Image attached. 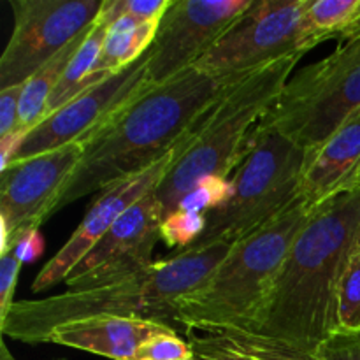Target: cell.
I'll return each mask as SVG.
<instances>
[{"label": "cell", "mask_w": 360, "mask_h": 360, "mask_svg": "<svg viewBox=\"0 0 360 360\" xmlns=\"http://www.w3.org/2000/svg\"><path fill=\"white\" fill-rule=\"evenodd\" d=\"M245 76H213L192 67L148 88L83 139V157L48 218L157 164L190 139L221 95Z\"/></svg>", "instance_id": "cell-1"}, {"label": "cell", "mask_w": 360, "mask_h": 360, "mask_svg": "<svg viewBox=\"0 0 360 360\" xmlns=\"http://www.w3.org/2000/svg\"><path fill=\"white\" fill-rule=\"evenodd\" d=\"M359 227L360 188L313 210L281 266L253 334L316 355L323 341L340 330L338 287Z\"/></svg>", "instance_id": "cell-2"}, {"label": "cell", "mask_w": 360, "mask_h": 360, "mask_svg": "<svg viewBox=\"0 0 360 360\" xmlns=\"http://www.w3.org/2000/svg\"><path fill=\"white\" fill-rule=\"evenodd\" d=\"M234 245L214 243L155 260L146 271L90 290H67L41 299H21L0 320L4 336L28 345L48 343L60 326L95 316H132L171 326L176 302L197 290L214 273Z\"/></svg>", "instance_id": "cell-3"}, {"label": "cell", "mask_w": 360, "mask_h": 360, "mask_svg": "<svg viewBox=\"0 0 360 360\" xmlns=\"http://www.w3.org/2000/svg\"><path fill=\"white\" fill-rule=\"evenodd\" d=\"M313 210L299 197L236 243L204 285L176 302V323L190 333H255L281 266Z\"/></svg>", "instance_id": "cell-4"}, {"label": "cell", "mask_w": 360, "mask_h": 360, "mask_svg": "<svg viewBox=\"0 0 360 360\" xmlns=\"http://www.w3.org/2000/svg\"><path fill=\"white\" fill-rule=\"evenodd\" d=\"M301 58L288 56L260 67L221 95L153 192L162 220L174 213L183 195L199 181L232 178L252 148L257 127L280 97Z\"/></svg>", "instance_id": "cell-5"}, {"label": "cell", "mask_w": 360, "mask_h": 360, "mask_svg": "<svg viewBox=\"0 0 360 360\" xmlns=\"http://www.w3.org/2000/svg\"><path fill=\"white\" fill-rule=\"evenodd\" d=\"M306 160V150L288 137L255 130L252 148L231 178V200L206 214V232L190 248L236 245L288 210L301 197Z\"/></svg>", "instance_id": "cell-6"}, {"label": "cell", "mask_w": 360, "mask_h": 360, "mask_svg": "<svg viewBox=\"0 0 360 360\" xmlns=\"http://www.w3.org/2000/svg\"><path fill=\"white\" fill-rule=\"evenodd\" d=\"M360 112V37L299 70L257 130H273L311 153Z\"/></svg>", "instance_id": "cell-7"}, {"label": "cell", "mask_w": 360, "mask_h": 360, "mask_svg": "<svg viewBox=\"0 0 360 360\" xmlns=\"http://www.w3.org/2000/svg\"><path fill=\"white\" fill-rule=\"evenodd\" d=\"M309 0H255L227 34L195 63L213 76H245L319 46L309 28Z\"/></svg>", "instance_id": "cell-8"}, {"label": "cell", "mask_w": 360, "mask_h": 360, "mask_svg": "<svg viewBox=\"0 0 360 360\" xmlns=\"http://www.w3.org/2000/svg\"><path fill=\"white\" fill-rule=\"evenodd\" d=\"M104 0H11L14 28L0 56V90L25 83L97 21Z\"/></svg>", "instance_id": "cell-9"}, {"label": "cell", "mask_w": 360, "mask_h": 360, "mask_svg": "<svg viewBox=\"0 0 360 360\" xmlns=\"http://www.w3.org/2000/svg\"><path fill=\"white\" fill-rule=\"evenodd\" d=\"M253 2L255 0H172L146 53L151 86L195 67Z\"/></svg>", "instance_id": "cell-10"}, {"label": "cell", "mask_w": 360, "mask_h": 360, "mask_svg": "<svg viewBox=\"0 0 360 360\" xmlns=\"http://www.w3.org/2000/svg\"><path fill=\"white\" fill-rule=\"evenodd\" d=\"M148 88H151V83L148 76V58L144 55L132 67L98 81L42 120L27 134L13 162L86 139Z\"/></svg>", "instance_id": "cell-11"}, {"label": "cell", "mask_w": 360, "mask_h": 360, "mask_svg": "<svg viewBox=\"0 0 360 360\" xmlns=\"http://www.w3.org/2000/svg\"><path fill=\"white\" fill-rule=\"evenodd\" d=\"M83 141L42 155L13 162L0 172V225L9 234V246L30 229H41L53 204L69 183L83 157Z\"/></svg>", "instance_id": "cell-12"}, {"label": "cell", "mask_w": 360, "mask_h": 360, "mask_svg": "<svg viewBox=\"0 0 360 360\" xmlns=\"http://www.w3.org/2000/svg\"><path fill=\"white\" fill-rule=\"evenodd\" d=\"M160 213L153 192L134 204L86 257L67 274L69 290H90L146 271L160 241Z\"/></svg>", "instance_id": "cell-13"}, {"label": "cell", "mask_w": 360, "mask_h": 360, "mask_svg": "<svg viewBox=\"0 0 360 360\" xmlns=\"http://www.w3.org/2000/svg\"><path fill=\"white\" fill-rule=\"evenodd\" d=\"M179 144L176 150L165 155L164 158L153 164L151 167L137 172V174L129 176L115 185L102 190L101 197L94 200L91 207L88 210L86 217L81 220L79 227L74 231L69 241L60 248L55 257L46 262V266L39 271L32 283V292L41 294V292L49 290L58 283H63L67 274L90 253V250L104 238L109 229L130 210L136 202H139L148 193L155 192L160 181L164 179L165 172L169 171L179 153L183 151L185 144Z\"/></svg>", "instance_id": "cell-14"}, {"label": "cell", "mask_w": 360, "mask_h": 360, "mask_svg": "<svg viewBox=\"0 0 360 360\" xmlns=\"http://www.w3.org/2000/svg\"><path fill=\"white\" fill-rule=\"evenodd\" d=\"M360 188V112L308 153L301 199L311 207Z\"/></svg>", "instance_id": "cell-15"}, {"label": "cell", "mask_w": 360, "mask_h": 360, "mask_svg": "<svg viewBox=\"0 0 360 360\" xmlns=\"http://www.w3.org/2000/svg\"><path fill=\"white\" fill-rule=\"evenodd\" d=\"M164 334H176L174 327L155 320L105 315L56 327L48 343L111 360H134L144 343Z\"/></svg>", "instance_id": "cell-16"}, {"label": "cell", "mask_w": 360, "mask_h": 360, "mask_svg": "<svg viewBox=\"0 0 360 360\" xmlns=\"http://www.w3.org/2000/svg\"><path fill=\"white\" fill-rule=\"evenodd\" d=\"M188 343L197 360H316V355L292 350L253 333L218 330L202 336L192 334Z\"/></svg>", "instance_id": "cell-17"}, {"label": "cell", "mask_w": 360, "mask_h": 360, "mask_svg": "<svg viewBox=\"0 0 360 360\" xmlns=\"http://www.w3.org/2000/svg\"><path fill=\"white\" fill-rule=\"evenodd\" d=\"M158 27L160 20L136 21L127 16L109 25L101 55L94 67L91 83L97 84L98 81L122 72L139 62L150 51L158 34Z\"/></svg>", "instance_id": "cell-18"}, {"label": "cell", "mask_w": 360, "mask_h": 360, "mask_svg": "<svg viewBox=\"0 0 360 360\" xmlns=\"http://www.w3.org/2000/svg\"><path fill=\"white\" fill-rule=\"evenodd\" d=\"M91 27H94V25H91ZM90 28H88L86 32H83L79 37L74 39L72 42H69L58 55L53 56V58L49 60L46 65H42L34 76H30L25 81V88L20 101L18 130H23V132L28 134L44 120L49 97H51L53 90H55V86L58 84L63 70L67 69V65H69L70 60L74 58V55H76V51L79 49V46L83 44L84 39H86Z\"/></svg>", "instance_id": "cell-19"}, {"label": "cell", "mask_w": 360, "mask_h": 360, "mask_svg": "<svg viewBox=\"0 0 360 360\" xmlns=\"http://www.w3.org/2000/svg\"><path fill=\"white\" fill-rule=\"evenodd\" d=\"M105 32H108V25L101 23L98 20L95 21L94 27L88 32L84 42L79 46V49L76 51L74 58L70 60L67 69L63 70L58 84H56L55 90H53L48 102V108H46L44 120L48 118V116H51L56 109H60L62 105H65L67 102L72 101L74 97H77L81 91L94 86V83H91V74H94V67L95 63H97L98 55H101L102 44H104L105 39Z\"/></svg>", "instance_id": "cell-20"}, {"label": "cell", "mask_w": 360, "mask_h": 360, "mask_svg": "<svg viewBox=\"0 0 360 360\" xmlns=\"http://www.w3.org/2000/svg\"><path fill=\"white\" fill-rule=\"evenodd\" d=\"M338 333H360V252H352L338 287Z\"/></svg>", "instance_id": "cell-21"}, {"label": "cell", "mask_w": 360, "mask_h": 360, "mask_svg": "<svg viewBox=\"0 0 360 360\" xmlns=\"http://www.w3.org/2000/svg\"><path fill=\"white\" fill-rule=\"evenodd\" d=\"M206 214L176 210L160 221V239L169 248L188 250L206 232Z\"/></svg>", "instance_id": "cell-22"}, {"label": "cell", "mask_w": 360, "mask_h": 360, "mask_svg": "<svg viewBox=\"0 0 360 360\" xmlns=\"http://www.w3.org/2000/svg\"><path fill=\"white\" fill-rule=\"evenodd\" d=\"M232 181L225 178H206L197 183L192 190L183 195L176 210L197 214H210L231 200Z\"/></svg>", "instance_id": "cell-23"}, {"label": "cell", "mask_w": 360, "mask_h": 360, "mask_svg": "<svg viewBox=\"0 0 360 360\" xmlns=\"http://www.w3.org/2000/svg\"><path fill=\"white\" fill-rule=\"evenodd\" d=\"M172 0H104L97 20L104 25H112L127 16L136 21L162 20Z\"/></svg>", "instance_id": "cell-24"}, {"label": "cell", "mask_w": 360, "mask_h": 360, "mask_svg": "<svg viewBox=\"0 0 360 360\" xmlns=\"http://www.w3.org/2000/svg\"><path fill=\"white\" fill-rule=\"evenodd\" d=\"M193 359L190 343L178 338V334H164L150 340L137 350L134 360H188Z\"/></svg>", "instance_id": "cell-25"}, {"label": "cell", "mask_w": 360, "mask_h": 360, "mask_svg": "<svg viewBox=\"0 0 360 360\" xmlns=\"http://www.w3.org/2000/svg\"><path fill=\"white\" fill-rule=\"evenodd\" d=\"M21 260L14 255L13 250L0 255V320L9 315L14 301V290L20 276Z\"/></svg>", "instance_id": "cell-26"}, {"label": "cell", "mask_w": 360, "mask_h": 360, "mask_svg": "<svg viewBox=\"0 0 360 360\" xmlns=\"http://www.w3.org/2000/svg\"><path fill=\"white\" fill-rule=\"evenodd\" d=\"M316 360H360V333H336L323 341Z\"/></svg>", "instance_id": "cell-27"}, {"label": "cell", "mask_w": 360, "mask_h": 360, "mask_svg": "<svg viewBox=\"0 0 360 360\" xmlns=\"http://www.w3.org/2000/svg\"><path fill=\"white\" fill-rule=\"evenodd\" d=\"M25 83L0 90V137L18 130L20 101Z\"/></svg>", "instance_id": "cell-28"}, {"label": "cell", "mask_w": 360, "mask_h": 360, "mask_svg": "<svg viewBox=\"0 0 360 360\" xmlns=\"http://www.w3.org/2000/svg\"><path fill=\"white\" fill-rule=\"evenodd\" d=\"M9 250H13L14 255L21 260V264H32L42 255V252H44V238L41 236V231H39V229H30V231L18 236V238L11 243ZM9 250H7V252H9Z\"/></svg>", "instance_id": "cell-29"}, {"label": "cell", "mask_w": 360, "mask_h": 360, "mask_svg": "<svg viewBox=\"0 0 360 360\" xmlns=\"http://www.w3.org/2000/svg\"><path fill=\"white\" fill-rule=\"evenodd\" d=\"M0 360H16V359H14V355L9 352V348H7V345L4 343V341H2V345H0ZM56 360H67V359H56Z\"/></svg>", "instance_id": "cell-30"}, {"label": "cell", "mask_w": 360, "mask_h": 360, "mask_svg": "<svg viewBox=\"0 0 360 360\" xmlns=\"http://www.w3.org/2000/svg\"><path fill=\"white\" fill-rule=\"evenodd\" d=\"M354 252H360V227L357 236H355V245H354Z\"/></svg>", "instance_id": "cell-31"}, {"label": "cell", "mask_w": 360, "mask_h": 360, "mask_svg": "<svg viewBox=\"0 0 360 360\" xmlns=\"http://www.w3.org/2000/svg\"><path fill=\"white\" fill-rule=\"evenodd\" d=\"M188 360H197V359H195V357H193V359H188Z\"/></svg>", "instance_id": "cell-32"}]
</instances>
